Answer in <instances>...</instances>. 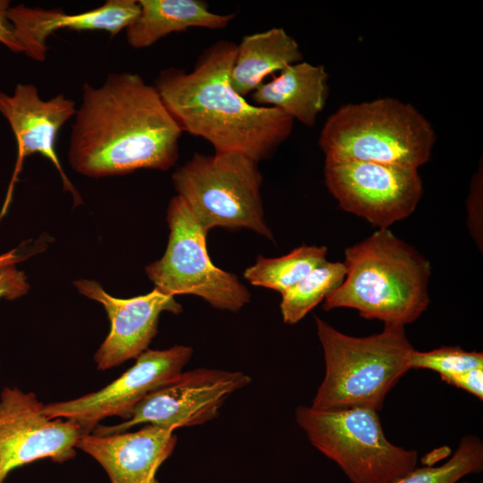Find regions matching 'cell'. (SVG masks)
<instances>
[{"label":"cell","mask_w":483,"mask_h":483,"mask_svg":"<svg viewBox=\"0 0 483 483\" xmlns=\"http://www.w3.org/2000/svg\"><path fill=\"white\" fill-rule=\"evenodd\" d=\"M343 264L344 280L325 299V310L354 309L366 319L405 326L429 305L430 262L388 228L346 248Z\"/></svg>","instance_id":"cell-3"},{"label":"cell","mask_w":483,"mask_h":483,"mask_svg":"<svg viewBox=\"0 0 483 483\" xmlns=\"http://www.w3.org/2000/svg\"><path fill=\"white\" fill-rule=\"evenodd\" d=\"M236 52L233 42L218 40L200 54L191 72L163 69L154 86L182 131L206 140L215 152H238L258 163L291 135L294 120L249 103L231 87Z\"/></svg>","instance_id":"cell-2"},{"label":"cell","mask_w":483,"mask_h":483,"mask_svg":"<svg viewBox=\"0 0 483 483\" xmlns=\"http://www.w3.org/2000/svg\"><path fill=\"white\" fill-rule=\"evenodd\" d=\"M9 0H0V43L15 53H22L15 38L13 26L8 20Z\"/></svg>","instance_id":"cell-27"},{"label":"cell","mask_w":483,"mask_h":483,"mask_svg":"<svg viewBox=\"0 0 483 483\" xmlns=\"http://www.w3.org/2000/svg\"><path fill=\"white\" fill-rule=\"evenodd\" d=\"M346 268L343 262L327 261L310 271L292 287L282 293L280 310L284 323L301 321L318 303L343 282Z\"/></svg>","instance_id":"cell-21"},{"label":"cell","mask_w":483,"mask_h":483,"mask_svg":"<svg viewBox=\"0 0 483 483\" xmlns=\"http://www.w3.org/2000/svg\"><path fill=\"white\" fill-rule=\"evenodd\" d=\"M483 469V444L476 436H465L452 457L436 467L415 468L394 483H457Z\"/></svg>","instance_id":"cell-22"},{"label":"cell","mask_w":483,"mask_h":483,"mask_svg":"<svg viewBox=\"0 0 483 483\" xmlns=\"http://www.w3.org/2000/svg\"><path fill=\"white\" fill-rule=\"evenodd\" d=\"M250 381L251 377L242 371L206 368L182 371L146 396L130 419L114 426L97 425L92 433H121L142 424L171 431L201 425L217 417L226 400Z\"/></svg>","instance_id":"cell-10"},{"label":"cell","mask_w":483,"mask_h":483,"mask_svg":"<svg viewBox=\"0 0 483 483\" xmlns=\"http://www.w3.org/2000/svg\"><path fill=\"white\" fill-rule=\"evenodd\" d=\"M24 257L22 255H20L17 252V250H12L11 251L0 255V267L11 265V264H16L17 262L23 259Z\"/></svg>","instance_id":"cell-28"},{"label":"cell","mask_w":483,"mask_h":483,"mask_svg":"<svg viewBox=\"0 0 483 483\" xmlns=\"http://www.w3.org/2000/svg\"><path fill=\"white\" fill-rule=\"evenodd\" d=\"M482 162L473 175L467 201L468 227L478 246L482 248Z\"/></svg>","instance_id":"cell-24"},{"label":"cell","mask_w":483,"mask_h":483,"mask_svg":"<svg viewBox=\"0 0 483 483\" xmlns=\"http://www.w3.org/2000/svg\"><path fill=\"white\" fill-rule=\"evenodd\" d=\"M326 246L301 245L278 258L258 256L243 274L252 285L285 292L326 259Z\"/></svg>","instance_id":"cell-20"},{"label":"cell","mask_w":483,"mask_h":483,"mask_svg":"<svg viewBox=\"0 0 483 483\" xmlns=\"http://www.w3.org/2000/svg\"><path fill=\"white\" fill-rule=\"evenodd\" d=\"M325 182L340 208L378 229L410 216L423 194L418 169L355 160L325 159Z\"/></svg>","instance_id":"cell-9"},{"label":"cell","mask_w":483,"mask_h":483,"mask_svg":"<svg viewBox=\"0 0 483 483\" xmlns=\"http://www.w3.org/2000/svg\"><path fill=\"white\" fill-rule=\"evenodd\" d=\"M477 368H483V353L458 346H443L428 352L414 349L411 355V369H430L439 373L441 378Z\"/></svg>","instance_id":"cell-23"},{"label":"cell","mask_w":483,"mask_h":483,"mask_svg":"<svg viewBox=\"0 0 483 483\" xmlns=\"http://www.w3.org/2000/svg\"><path fill=\"white\" fill-rule=\"evenodd\" d=\"M140 13L125 29L128 44L136 49L149 47L162 38L190 28L220 30L234 14H219L200 0H138Z\"/></svg>","instance_id":"cell-18"},{"label":"cell","mask_w":483,"mask_h":483,"mask_svg":"<svg viewBox=\"0 0 483 483\" xmlns=\"http://www.w3.org/2000/svg\"><path fill=\"white\" fill-rule=\"evenodd\" d=\"M192 353V348L185 345L148 349L109 385L75 399L44 404L43 412L51 419L73 420L88 433L108 417L117 416L126 420L146 396L182 371Z\"/></svg>","instance_id":"cell-12"},{"label":"cell","mask_w":483,"mask_h":483,"mask_svg":"<svg viewBox=\"0 0 483 483\" xmlns=\"http://www.w3.org/2000/svg\"><path fill=\"white\" fill-rule=\"evenodd\" d=\"M173 182L207 231L245 228L274 240L264 216L258 163L238 152L195 153L173 174Z\"/></svg>","instance_id":"cell-6"},{"label":"cell","mask_w":483,"mask_h":483,"mask_svg":"<svg viewBox=\"0 0 483 483\" xmlns=\"http://www.w3.org/2000/svg\"><path fill=\"white\" fill-rule=\"evenodd\" d=\"M436 134L413 106L381 97L339 107L326 121L318 145L326 159L418 169L429 161Z\"/></svg>","instance_id":"cell-5"},{"label":"cell","mask_w":483,"mask_h":483,"mask_svg":"<svg viewBox=\"0 0 483 483\" xmlns=\"http://www.w3.org/2000/svg\"><path fill=\"white\" fill-rule=\"evenodd\" d=\"M32 392L4 387L0 394V483L13 470L40 459L63 463L89 434L71 419H51Z\"/></svg>","instance_id":"cell-11"},{"label":"cell","mask_w":483,"mask_h":483,"mask_svg":"<svg viewBox=\"0 0 483 483\" xmlns=\"http://www.w3.org/2000/svg\"><path fill=\"white\" fill-rule=\"evenodd\" d=\"M150 483H159L158 480L156 479H154Z\"/></svg>","instance_id":"cell-29"},{"label":"cell","mask_w":483,"mask_h":483,"mask_svg":"<svg viewBox=\"0 0 483 483\" xmlns=\"http://www.w3.org/2000/svg\"><path fill=\"white\" fill-rule=\"evenodd\" d=\"M464 483H466V482H464Z\"/></svg>","instance_id":"cell-30"},{"label":"cell","mask_w":483,"mask_h":483,"mask_svg":"<svg viewBox=\"0 0 483 483\" xmlns=\"http://www.w3.org/2000/svg\"><path fill=\"white\" fill-rule=\"evenodd\" d=\"M302 59L299 44L283 28L246 35L237 45L230 85L245 97L261 85L267 76Z\"/></svg>","instance_id":"cell-19"},{"label":"cell","mask_w":483,"mask_h":483,"mask_svg":"<svg viewBox=\"0 0 483 483\" xmlns=\"http://www.w3.org/2000/svg\"><path fill=\"white\" fill-rule=\"evenodd\" d=\"M166 221L169 236L165 251L145 267L155 288L172 296L193 294L216 309L231 312L250 302V293L237 275L211 261L207 248L208 232L178 195L169 202Z\"/></svg>","instance_id":"cell-8"},{"label":"cell","mask_w":483,"mask_h":483,"mask_svg":"<svg viewBox=\"0 0 483 483\" xmlns=\"http://www.w3.org/2000/svg\"><path fill=\"white\" fill-rule=\"evenodd\" d=\"M326 364L311 407L321 411L368 408L377 411L399 379L411 369L403 326L386 324L382 332L355 337L315 317Z\"/></svg>","instance_id":"cell-4"},{"label":"cell","mask_w":483,"mask_h":483,"mask_svg":"<svg viewBox=\"0 0 483 483\" xmlns=\"http://www.w3.org/2000/svg\"><path fill=\"white\" fill-rule=\"evenodd\" d=\"M295 420L311 445L352 483H394L416 468L418 453L388 441L375 410L299 406Z\"/></svg>","instance_id":"cell-7"},{"label":"cell","mask_w":483,"mask_h":483,"mask_svg":"<svg viewBox=\"0 0 483 483\" xmlns=\"http://www.w3.org/2000/svg\"><path fill=\"white\" fill-rule=\"evenodd\" d=\"M328 73L322 65L299 62L252 92L256 106L274 107L308 127L314 126L328 95Z\"/></svg>","instance_id":"cell-17"},{"label":"cell","mask_w":483,"mask_h":483,"mask_svg":"<svg viewBox=\"0 0 483 483\" xmlns=\"http://www.w3.org/2000/svg\"><path fill=\"white\" fill-rule=\"evenodd\" d=\"M174 431L146 425L133 432L81 436L76 448L95 459L110 483H150L176 445Z\"/></svg>","instance_id":"cell-15"},{"label":"cell","mask_w":483,"mask_h":483,"mask_svg":"<svg viewBox=\"0 0 483 483\" xmlns=\"http://www.w3.org/2000/svg\"><path fill=\"white\" fill-rule=\"evenodd\" d=\"M139 13L138 0H107L97 8L79 13L31 8L20 4L10 6L7 16L22 53L35 61L43 62L47 52V39L55 30H99L114 37L125 30Z\"/></svg>","instance_id":"cell-16"},{"label":"cell","mask_w":483,"mask_h":483,"mask_svg":"<svg viewBox=\"0 0 483 483\" xmlns=\"http://www.w3.org/2000/svg\"><path fill=\"white\" fill-rule=\"evenodd\" d=\"M73 284L80 293L104 307L110 321V331L94 355L98 370L136 359L156 336L160 314H179L182 310L174 296L157 288L144 295L122 299L107 293L94 280L79 279Z\"/></svg>","instance_id":"cell-14"},{"label":"cell","mask_w":483,"mask_h":483,"mask_svg":"<svg viewBox=\"0 0 483 483\" xmlns=\"http://www.w3.org/2000/svg\"><path fill=\"white\" fill-rule=\"evenodd\" d=\"M75 103L64 94L48 100L40 97L37 87L18 83L13 95L0 91V113L7 120L15 137L17 158L3 207V216L11 201L13 186L18 180L23 160L35 153L47 158L56 168L65 191L72 194L74 206L82 199L64 173L55 150V142L63 125L76 113Z\"/></svg>","instance_id":"cell-13"},{"label":"cell","mask_w":483,"mask_h":483,"mask_svg":"<svg viewBox=\"0 0 483 483\" xmlns=\"http://www.w3.org/2000/svg\"><path fill=\"white\" fill-rule=\"evenodd\" d=\"M182 133L154 85L137 73H111L98 87L83 84L68 159L74 171L97 179L165 171L178 159Z\"/></svg>","instance_id":"cell-1"},{"label":"cell","mask_w":483,"mask_h":483,"mask_svg":"<svg viewBox=\"0 0 483 483\" xmlns=\"http://www.w3.org/2000/svg\"><path fill=\"white\" fill-rule=\"evenodd\" d=\"M30 289L27 276L15 264L0 267V299L14 300L26 294Z\"/></svg>","instance_id":"cell-25"},{"label":"cell","mask_w":483,"mask_h":483,"mask_svg":"<svg viewBox=\"0 0 483 483\" xmlns=\"http://www.w3.org/2000/svg\"><path fill=\"white\" fill-rule=\"evenodd\" d=\"M448 385L462 388L483 399V368H477L468 371L441 378Z\"/></svg>","instance_id":"cell-26"}]
</instances>
